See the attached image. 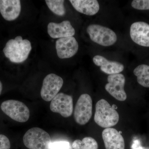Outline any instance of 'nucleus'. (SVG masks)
Listing matches in <instances>:
<instances>
[{"instance_id":"nucleus-1","label":"nucleus","mask_w":149,"mask_h":149,"mask_svg":"<svg viewBox=\"0 0 149 149\" xmlns=\"http://www.w3.org/2000/svg\"><path fill=\"white\" fill-rule=\"evenodd\" d=\"M31 49V43L29 40H23L22 37L19 36L9 40L3 52L12 62L21 63L27 59Z\"/></svg>"},{"instance_id":"nucleus-2","label":"nucleus","mask_w":149,"mask_h":149,"mask_svg":"<svg viewBox=\"0 0 149 149\" xmlns=\"http://www.w3.org/2000/svg\"><path fill=\"white\" fill-rule=\"evenodd\" d=\"M95 109L94 120L102 128H110L116 125L119 121L118 113L104 99L97 102Z\"/></svg>"},{"instance_id":"nucleus-3","label":"nucleus","mask_w":149,"mask_h":149,"mask_svg":"<svg viewBox=\"0 0 149 149\" xmlns=\"http://www.w3.org/2000/svg\"><path fill=\"white\" fill-rule=\"evenodd\" d=\"M24 146L29 149H50V136L46 131L39 128L27 130L23 138Z\"/></svg>"},{"instance_id":"nucleus-4","label":"nucleus","mask_w":149,"mask_h":149,"mask_svg":"<svg viewBox=\"0 0 149 149\" xmlns=\"http://www.w3.org/2000/svg\"><path fill=\"white\" fill-rule=\"evenodd\" d=\"M87 32L92 41L101 46H111L117 41V36L114 32L108 27L99 24L89 25Z\"/></svg>"},{"instance_id":"nucleus-5","label":"nucleus","mask_w":149,"mask_h":149,"mask_svg":"<svg viewBox=\"0 0 149 149\" xmlns=\"http://www.w3.org/2000/svg\"><path fill=\"white\" fill-rule=\"evenodd\" d=\"M1 108L8 116L17 122L24 123L29 120V110L22 102L15 100H8L2 102Z\"/></svg>"},{"instance_id":"nucleus-6","label":"nucleus","mask_w":149,"mask_h":149,"mask_svg":"<svg viewBox=\"0 0 149 149\" xmlns=\"http://www.w3.org/2000/svg\"><path fill=\"white\" fill-rule=\"evenodd\" d=\"M93 113V101L90 95L84 94L77 100L74 111L75 122L80 125L86 124L91 119Z\"/></svg>"},{"instance_id":"nucleus-7","label":"nucleus","mask_w":149,"mask_h":149,"mask_svg":"<svg viewBox=\"0 0 149 149\" xmlns=\"http://www.w3.org/2000/svg\"><path fill=\"white\" fill-rule=\"evenodd\" d=\"M63 84L61 77L53 73L48 74L43 81L41 91L42 98L47 102L52 101L58 94Z\"/></svg>"},{"instance_id":"nucleus-8","label":"nucleus","mask_w":149,"mask_h":149,"mask_svg":"<svg viewBox=\"0 0 149 149\" xmlns=\"http://www.w3.org/2000/svg\"><path fill=\"white\" fill-rule=\"evenodd\" d=\"M108 83L105 85V90L114 98L120 101H124L127 98L124 91L125 79L123 74H110L107 77Z\"/></svg>"},{"instance_id":"nucleus-9","label":"nucleus","mask_w":149,"mask_h":149,"mask_svg":"<svg viewBox=\"0 0 149 149\" xmlns=\"http://www.w3.org/2000/svg\"><path fill=\"white\" fill-rule=\"evenodd\" d=\"M50 108L53 112L60 113L63 117H70L73 112L72 96L63 93H58L51 101Z\"/></svg>"},{"instance_id":"nucleus-10","label":"nucleus","mask_w":149,"mask_h":149,"mask_svg":"<svg viewBox=\"0 0 149 149\" xmlns=\"http://www.w3.org/2000/svg\"><path fill=\"white\" fill-rule=\"evenodd\" d=\"M57 54L59 58H68L77 53L79 45L73 37H64L58 39L56 43Z\"/></svg>"},{"instance_id":"nucleus-11","label":"nucleus","mask_w":149,"mask_h":149,"mask_svg":"<svg viewBox=\"0 0 149 149\" xmlns=\"http://www.w3.org/2000/svg\"><path fill=\"white\" fill-rule=\"evenodd\" d=\"M130 36L139 45L149 47V24L144 22H137L131 25Z\"/></svg>"},{"instance_id":"nucleus-12","label":"nucleus","mask_w":149,"mask_h":149,"mask_svg":"<svg viewBox=\"0 0 149 149\" xmlns=\"http://www.w3.org/2000/svg\"><path fill=\"white\" fill-rule=\"evenodd\" d=\"M106 149H125V141L120 132L113 128H107L102 133Z\"/></svg>"},{"instance_id":"nucleus-13","label":"nucleus","mask_w":149,"mask_h":149,"mask_svg":"<svg viewBox=\"0 0 149 149\" xmlns=\"http://www.w3.org/2000/svg\"><path fill=\"white\" fill-rule=\"evenodd\" d=\"M47 28L48 34L54 39L73 37L75 34L74 28L68 20H65L60 23L50 22Z\"/></svg>"},{"instance_id":"nucleus-14","label":"nucleus","mask_w":149,"mask_h":149,"mask_svg":"<svg viewBox=\"0 0 149 149\" xmlns=\"http://www.w3.org/2000/svg\"><path fill=\"white\" fill-rule=\"evenodd\" d=\"M20 1L0 0V13L4 19L13 21L18 17L21 11Z\"/></svg>"},{"instance_id":"nucleus-15","label":"nucleus","mask_w":149,"mask_h":149,"mask_svg":"<svg viewBox=\"0 0 149 149\" xmlns=\"http://www.w3.org/2000/svg\"><path fill=\"white\" fill-rule=\"evenodd\" d=\"M93 61L96 65L100 67V70L103 72L109 75L118 74L124 70V66L120 63L110 61L102 56H95Z\"/></svg>"},{"instance_id":"nucleus-16","label":"nucleus","mask_w":149,"mask_h":149,"mask_svg":"<svg viewBox=\"0 0 149 149\" xmlns=\"http://www.w3.org/2000/svg\"><path fill=\"white\" fill-rule=\"evenodd\" d=\"M70 2L76 10L86 15H95L100 10V5L96 0H70Z\"/></svg>"},{"instance_id":"nucleus-17","label":"nucleus","mask_w":149,"mask_h":149,"mask_svg":"<svg viewBox=\"0 0 149 149\" xmlns=\"http://www.w3.org/2000/svg\"><path fill=\"white\" fill-rule=\"evenodd\" d=\"M138 83L145 88H149V65H140L133 71Z\"/></svg>"},{"instance_id":"nucleus-18","label":"nucleus","mask_w":149,"mask_h":149,"mask_svg":"<svg viewBox=\"0 0 149 149\" xmlns=\"http://www.w3.org/2000/svg\"><path fill=\"white\" fill-rule=\"evenodd\" d=\"M72 147L74 149H98V145L95 139L91 137H85L82 141L75 140Z\"/></svg>"},{"instance_id":"nucleus-19","label":"nucleus","mask_w":149,"mask_h":149,"mask_svg":"<svg viewBox=\"0 0 149 149\" xmlns=\"http://www.w3.org/2000/svg\"><path fill=\"white\" fill-rule=\"evenodd\" d=\"M64 1L63 0H47L45 1L48 8L53 13L59 16H63L65 13L64 6Z\"/></svg>"},{"instance_id":"nucleus-20","label":"nucleus","mask_w":149,"mask_h":149,"mask_svg":"<svg viewBox=\"0 0 149 149\" xmlns=\"http://www.w3.org/2000/svg\"><path fill=\"white\" fill-rule=\"evenodd\" d=\"M133 8L139 10H149V0H134L131 3Z\"/></svg>"},{"instance_id":"nucleus-21","label":"nucleus","mask_w":149,"mask_h":149,"mask_svg":"<svg viewBox=\"0 0 149 149\" xmlns=\"http://www.w3.org/2000/svg\"><path fill=\"white\" fill-rule=\"evenodd\" d=\"M69 142L66 141H57L52 142L50 149H70Z\"/></svg>"},{"instance_id":"nucleus-22","label":"nucleus","mask_w":149,"mask_h":149,"mask_svg":"<svg viewBox=\"0 0 149 149\" xmlns=\"http://www.w3.org/2000/svg\"><path fill=\"white\" fill-rule=\"evenodd\" d=\"M10 141L7 137L3 134H0V149H10Z\"/></svg>"},{"instance_id":"nucleus-23","label":"nucleus","mask_w":149,"mask_h":149,"mask_svg":"<svg viewBox=\"0 0 149 149\" xmlns=\"http://www.w3.org/2000/svg\"><path fill=\"white\" fill-rule=\"evenodd\" d=\"M3 89V85L2 84L1 82L0 81V95H1V93Z\"/></svg>"},{"instance_id":"nucleus-24","label":"nucleus","mask_w":149,"mask_h":149,"mask_svg":"<svg viewBox=\"0 0 149 149\" xmlns=\"http://www.w3.org/2000/svg\"><path fill=\"white\" fill-rule=\"evenodd\" d=\"M112 107L113 108V109H117V107L116 106V105L115 104L113 105L112 106Z\"/></svg>"}]
</instances>
